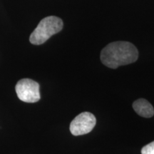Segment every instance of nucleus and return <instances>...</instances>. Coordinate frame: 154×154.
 <instances>
[{
	"mask_svg": "<svg viewBox=\"0 0 154 154\" xmlns=\"http://www.w3.org/2000/svg\"><path fill=\"white\" fill-rule=\"evenodd\" d=\"M96 124V119L93 113L83 112L71 122L70 131L74 136L87 134L93 130Z\"/></svg>",
	"mask_w": 154,
	"mask_h": 154,
	"instance_id": "obj_4",
	"label": "nucleus"
},
{
	"mask_svg": "<svg viewBox=\"0 0 154 154\" xmlns=\"http://www.w3.org/2000/svg\"><path fill=\"white\" fill-rule=\"evenodd\" d=\"M141 154H154V141L144 146L141 149Z\"/></svg>",
	"mask_w": 154,
	"mask_h": 154,
	"instance_id": "obj_6",
	"label": "nucleus"
},
{
	"mask_svg": "<svg viewBox=\"0 0 154 154\" xmlns=\"http://www.w3.org/2000/svg\"><path fill=\"white\" fill-rule=\"evenodd\" d=\"M63 22L60 18L54 16L45 17L38 23V26L30 35L29 41L34 45H40L47 41L63 29Z\"/></svg>",
	"mask_w": 154,
	"mask_h": 154,
	"instance_id": "obj_2",
	"label": "nucleus"
},
{
	"mask_svg": "<svg viewBox=\"0 0 154 154\" xmlns=\"http://www.w3.org/2000/svg\"><path fill=\"white\" fill-rule=\"evenodd\" d=\"M17 95L21 101L26 103H36L40 100L39 84L30 79H22L17 82Z\"/></svg>",
	"mask_w": 154,
	"mask_h": 154,
	"instance_id": "obj_3",
	"label": "nucleus"
},
{
	"mask_svg": "<svg viewBox=\"0 0 154 154\" xmlns=\"http://www.w3.org/2000/svg\"><path fill=\"white\" fill-rule=\"evenodd\" d=\"M134 111L140 116L151 118L154 115V109L151 103L145 99H139L133 103Z\"/></svg>",
	"mask_w": 154,
	"mask_h": 154,
	"instance_id": "obj_5",
	"label": "nucleus"
},
{
	"mask_svg": "<svg viewBox=\"0 0 154 154\" xmlns=\"http://www.w3.org/2000/svg\"><path fill=\"white\" fill-rule=\"evenodd\" d=\"M138 51L134 44L128 42H114L102 49L101 61L111 69L132 63L138 59Z\"/></svg>",
	"mask_w": 154,
	"mask_h": 154,
	"instance_id": "obj_1",
	"label": "nucleus"
}]
</instances>
